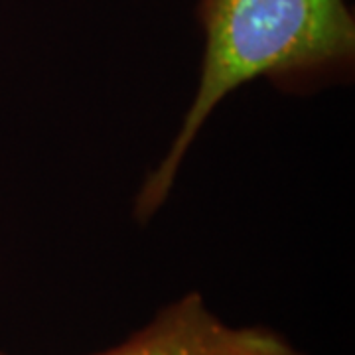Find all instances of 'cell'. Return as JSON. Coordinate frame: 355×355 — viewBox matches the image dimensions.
<instances>
[{"label":"cell","mask_w":355,"mask_h":355,"mask_svg":"<svg viewBox=\"0 0 355 355\" xmlns=\"http://www.w3.org/2000/svg\"><path fill=\"white\" fill-rule=\"evenodd\" d=\"M200 77L158 164L144 176L132 216L148 223L168 202L191 146L231 93L266 79L284 93H312L354 76L355 18L347 0H200Z\"/></svg>","instance_id":"obj_1"},{"label":"cell","mask_w":355,"mask_h":355,"mask_svg":"<svg viewBox=\"0 0 355 355\" xmlns=\"http://www.w3.org/2000/svg\"><path fill=\"white\" fill-rule=\"evenodd\" d=\"M0 355H6V354H0Z\"/></svg>","instance_id":"obj_3"},{"label":"cell","mask_w":355,"mask_h":355,"mask_svg":"<svg viewBox=\"0 0 355 355\" xmlns=\"http://www.w3.org/2000/svg\"><path fill=\"white\" fill-rule=\"evenodd\" d=\"M89 355H306L266 326H233L200 292H186L160 308L123 342Z\"/></svg>","instance_id":"obj_2"}]
</instances>
